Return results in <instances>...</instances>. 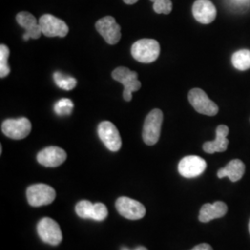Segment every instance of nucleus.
Segmentation results:
<instances>
[{"label":"nucleus","mask_w":250,"mask_h":250,"mask_svg":"<svg viewBox=\"0 0 250 250\" xmlns=\"http://www.w3.org/2000/svg\"><path fill=\"white\" fill-rule=\"evenodd\" d=\"M112 78L125 86L124 99L125 101H131L133 99V92L141 88V82L137 79V72H133L128 68H117L112 72Z\"/></svg>","instance_id":"7ed1b4c3"},{"label":"nucleus","mask_w":250,"mask_h":250,"mask_svg":"<svg viewBox=\"0 0 250 250\" xmlns=\"http://www.w3.org/2000/svg\"><path fill=\"white\" fill-rule=\"evenodd\" d=\"M153 4V9L158 14H170L172 9V3L170 0H150Z\"/></svg>","instance_id":"b1692460"},{"label":"nucleus","mask_w":250,"mask_h":250,"mask_svg":"<svg viewBox=\"0 0 250 250\" xmlns=\"http://www.w3.org/2000/svg\"><path fill=\"white\" fill-rule=\"evenodd\" d=\"M246 166L240 160H232L224 168L218 170V177H228L232 182H237L243 177Z\"/></svg>","instance_id":"a211bd4d"},{"label":"nucleus","mask_w":250,"mask_h":250,"mask_svg":"<svg viewBox=\"0 0 250 250\" xmlns=\"http://www.w3.org/2000/svg\"><path fill=\"white\" fill-rule=\"evenodd\" d=\"M54 82L55 83L63 90L66 91H70L73 89L76 84H77V81L75 78H73L72 76H67L65 74H63L62 72H56L53 75Z\"/></svg>","instance_id":"aec40b11"},{"label":"nucleus","mask_w":250,"mask_h":250,"mask_svg":"<svg viewBox=\"0 0 250 250\" xmlns=\"http://www.w3.org/2000/svg\"><path fill=\"white\" fill-rule=\"evenodd\" d=\"M132 56L141 63L154 62L160 56L161 46L154 39H141L132 45Z\"/></svg>","instance_id":"f257e3e1"},{"label":"nucleus","mask_w":250,"mask_h":250,"mask_svg":"<svg viewBox=\"0 0 250 250\" xmlns=\"http://www.w3.org/2000/svg\"><path fill=\"white\" fill-rule=\"evenodd\" d=\"M37 232L42 241L58 246L62 241V232L59 224L51 218H43L37 224Z\"/></svg>","instance_id":"39448f33"},{"label":"nucleus","mask_w":250,"mask_h":250,"mask_svg":"<svg viewBox=\"0 0 250 250\" xmlns=\"http://www.w3.org/2000/svg\"><path fill=\"white\" fill-rule=\"evenodd\" d=\"M249 229H250V224H249Z\"/></svg>","instance_id":"c756f323"},{"label":"nucleus","mask_w":250,"mask_h":250,"mask_svg":"<svg viewBox=\"0 0 250 250\" xmlns=\"http://www.w3.org/2000/svg\"><path fill=\"white\" fill-rule=\"evenodd\" d=\"M115 206L118 212L128 220H140L146 215L145 206L129 197H119Z\"/></svg>","instance_id":"1a4fd4ad"},{"label":"nucleus","mask_w":250,"mask_h":250,"mask_svg":"<svg viewBox=\"0 0 250 250\" xmlns=\"http://www.w3.org/2000/svg\"><path fill=\"white\" fill-rule=\"evenodd\" d=\"M1 130L2 133L9 138L21 140L29 135L32 130V125L25 117L19 119H8L3 122Z\"/></svg>","instance_id":"423d86ee"},{"label":"nucleus","mask_w":250,"mask_h":250,"mask_svg":"<svg viewBox=\"0 0 250 250\" xmlns=\"http://www.w3.org/2000/svg\"><path fill=\"white\" fill-rule=\"evenodd\" d=\"M99 136L108 150L116 152L122 146L121 135L116 126L110 122H102L99 125Z\"/></svg>","instance_id":"9d476101"},{"label":"nucleus","mask_w":250,"mask_h":250,"mask_svg":"<svg viewBox=\"0 0 250 250\" xmlns=\"http://www.w3.org/2000/svg\"><path fill=\"white\" fill-rule=\"evenodd\" d=\"M107 215H108V212H107V207L103 203H95L94 204L91 220H94L96 222H102L107 218Z\"/></svg>","instance_id":"393cba45"},{"label":"nucleus","mask_w":250,"mask_h":250,"mask_svg":"<svg viewBox=\"0 0 250 250\" xmlns=\"http://www.w3.org/2000/svg\"><path fill=\"white\" fill-rule=\"evenodd\" d=\"M232 63L233 67L239 71H247L250 69V50L241 49L233 53Z\"/></svg>","instance_id":"6ab92c4d"},{"label":"nucleus","mask_w":250,"mask_h":250,"mask_svg":"<svg viewBox=\"0 0 250 250\" xmlns=\"http://www.w3.org/2000/svg\"><path fill=\"white\" fill-rule=\"evenodd\" d=\"M38 21L42 34L47 37H65L69 33V27L66 22L51 14H44Z\"/></svg>","instance_id":"6e6552de"},{"label":"nucleus","mask_w":250,"mask_h":250,"mask_svg":"<svg viewBox=\"0 0 250 250\" xmlns=\"http://www.w3.org/2000/svg\"><path fill=\"white\" fill-rule=\"evenodd\" d=\"M16 21L19 25L25 29V34L23 35L24 41H28L30 38L38 39L41 35H43L39 21L33 14L27 11H21L17 14Z\"/></svg>","instance_id":"4468645a"},{"label":"nucleus","mask_w":250,"mask_h":250,"mask_svg":"<svg viewBox=\"0 0 250 250\" xmlns=\"http://www.w3.org/2000/svg\"><path fill=\"white\" fill-rule=\"evenodd\" d=\"M37 161L48 168H56L62 165L67 159V154L58 146H47L37 154Z\"/></svg>","instance_id":"ddd939ff"},{"label":"nucleus","mask_w":250,"mask_h":250,"mask_svg":"<svg viewBox=\"0 0 250 250\" xmlns=\"http://www.w3.org/2000/svg\"><path fill=\"white\" fill-rule=\"evenodd\" d=\"M207 168L205 160L198 156H188L179 162V173L185 178H196L201 175Z\"/></svg>","instance_id":"f8f14e48"},{"label":"nucleus","mask_w":250,"mask_h":250,"mask_svg":"<svg viewBox=\"0 0 250 250\" xmlns=\"http://www.w3.org/2000/svg\"><path fill=\"white\" fill-rule=\"evenodd\" d=\"M27 200L32 207L49 205L56 198L54 188L45 184H36L27 188Z\"/></svg>","instance_id":"20e7f679"},{"label":"nucleus","mask_w":250,"mask_h":250,"mask_svg":"<svg viewBox=\"0 0 250 250\" xmlns=\"http://www.w3.org/2000/svg\"><path fill=\"white\" fill-rule=\"evenodd\" d=\"M125 4H128V5H133L134 3H136L138 0H124Z\"/></svg>","instance_id":"c85d7f7f"},{"label":"nucleus","mask_w":250,"mask_h":250,"mask_svg":"<svg viewBox=\"0 0 250 250\" xmlns=\"http://www.w3.org/2000/svg\"><path fill=\"white\" fill-rule=\"evenodd\" d=\"M73 103L69 99H60L54 106V111L59 116H68L72 112Z\"/></svg>","instance_id":"4be33fe9"},{"label":"nucleus","mask_w":250,"mask_h":250,"mask_svg":"<svg viewBox=\"0 0 250 250\" xmlns=\"http://www.w3.org/2000/svg\"><path fill=\"white\" fill-rule=\"evenodd\" d=\"M96 29L109 45H116L121 39V26L111 16L99 20L96 22Z\"/></svg>","instance_id":"9b49d317"},{"label":"nucleus","mask_w":250,"mask_h":250,"mask_svg":"<svg viewBox=\"0 0 250 250\" xmlns=\"http://www.w3.org/2000/svg\"><path fill=\"white\" fill-rule=\"evenodd\" d=\"M121 250H129V249H127V248H125V247H123ZM134 250H147L146 248H145V247H137L136 249H134Z\"/></svg>","instance_id":"cd10ccee"},{"label":"nucleus","mask_w":250,"mask_h":250,"mask_svg":"<svg viewBox=\"0 0 250 250\" xmlns=\"http://www.w3.org/2000/svg\"><path fill=\"white\" fill-rule=\"evenodd\" d=\"M9 56V47L2 44L0 45V77L1 78H5L10 72V68L8 64Z\"/></svg>","instance_id":"412c9836"},{"label":"nucleus","mask_w":250,"mask_h":250,"mask_svg":"<svg viewBox=\"0 0 250 250\" xmlns=\"http://www.w3.org/2000/svg\"><path fill=\"white\" fill-rule=\"evenodd\" d=\"M229 134V128L226 125H219L216 129V138L213 141L206 142L203 145V150L213 154L215 152H224L227 147L229 141L227 135Z\"/></svg>","instance_id":"dca6fc26"},{"label":"nucleus","mask_w":250,"mask_h":250,"mask_svg":"<svg viewBox=\"0 0 250 250\" xmlns=\"http://www.w3.org/2000/svg\"><path fill=\"white\" fill-rule=\"evenodd\" d=\"M191 250H213L211 246H209L208 244H206V243H202V244H199L196 246L194 249H192Z\"/></svg>","instance_id":"a878e982"},{"label":"nucleus","mask_w":250,"mask_h":250,"mask_svg":"<svg viewBox=\"0 0 250 250\" xmlns=\"http://www.w3.org/2000/svg\"><path fill=\"white\" fill-rule=\"evenodd\" d=\"M94 204L91 203L88 200H82L77 203L75 207L76 214L82 219H92Z\"/></svg>","instance_id":"5701e85b"},{"label":"nucleus","mask_w":250,"mask_h":250,"mask_svg":"<svg viewBox=\"0 0 250 250\" xmlns=\"http://www.w3.org/2000/svg\"><path fill=\"white\" fill-rule=\"evenodd\" d=\"M162 122L163 113L159 108L151 110L146 118L143 128V140L147 146H153L159 141Z\"/></svg>","instance_id":"f03ea898"},{"label":"nucleus","mask_w":250,"mask_h":250,"mask_svg":"<svg viewBox=\"0 0 250 250\" xmlns=\"http://www.w3.org/2000/svg\"><path fill=\"white\" fill-rule=\"evenodd\" d=\"M192 11L194 18L202 24L211 23L217 16L216 8L209 0H197L193 5Z\"/></svg>","instance_id":"2eb2a0df"},{"label":"nucleus","mask_w":250,"mask_h":250,"mask_svg":"<svg viewBox=\"0 0 250 250\" xmlns=\"http://www.w3.org/2000/svg\"><path fill=\"white\" fill-rule=\"evenodd\" d=\"M228 211V207L222 201H217L213 204H204L202 206L198 219L201 223H208L214 219L222 218Z\"/></svg>","instance_id":"f3484780"},{"label":"nucleus","mask_w":250,"mask_h":250,"mask_svg":"<svg viewBox=\"0 0 250 250\" xmlns=\"http://www.w3.org/2000/svg\"><path fill=\"white\" fill-rule=\"evenodd\" d=\"M232 2H233L234 4H237V5H242V4H248L250 2V0H231Z\"/></svg>","instance_id":"bb28decb"},{"label":"nucleus","mask_w":250,"mask_h":250,"mask_svg":"<svg viewBox=\"0 0 250 250\" xmlns=\"http://www.w3.org/2000/svg\"><path fill=\"white\" fill-rule=\"evenodd\" d=\"M188 99L190 104L200 114L215 116L219 111L218 106L208 99V95L202 89L194 88L191 90L188 94Z\"/></svg>","instance_id":"0eeeda50"}]
</instances>
